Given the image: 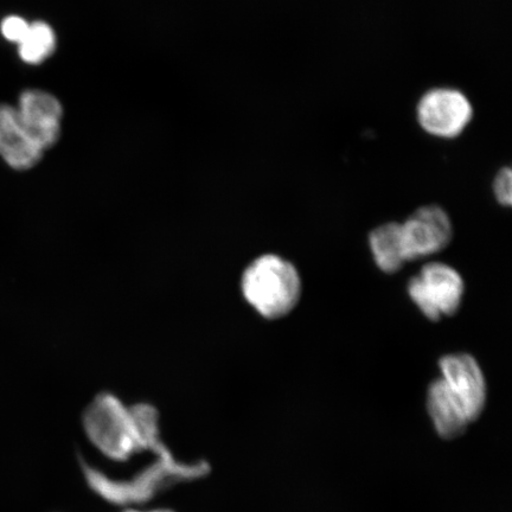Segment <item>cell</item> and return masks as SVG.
I'll list each match as a JSON object with an SVG mask.
<instances>
[{"label":"cell","mask_w":512,"mask_h":512,"mask_svg":"<svg viewBox=\"0 0 512 512\" xmlns=\"http://www.w3.org/2000/svg\"><path fill=\"white\" fill-rule=\"evenodd\" d=\"M302 278L292 262L277 254H264L246 267L241 293L262 318H284L302 297Z\"/></svg>","instance_id":"obj_1"},{"label":"cell","mask_w":512,"mask_h":512,"mask_svg":"<svg viewBox=\"0 0 512 512\" xmlns=\"http://www.w3.org/2000/svg\"><path fill=\"white\" fill-rule=\"evenodd\" d=\"M83 427L92 444L115 462H126L134 454L146 450L133 407L125 406L113 394L96 396L83 415Z\"/></svg>","instance_id":"obj_2"},{"label":"cell","mask_w":512,"mask_h":512,"mask_svg":"<svg viewBox=\"0 0 512 512\" xmlns=\"http://www.w3.org/2000/svg\"><path fill=\"white\" fill-rule=\"evenodd\" d=\"M208 472L206 464L185 465L176 462L171 453L158 459L155 465L128 482H117L98 470L85 466L88 483L100 495L115 503L143 502L164 486L179 480L197 478Z\"/></svg>","instance_id":"obj_3"},{"label":"cell","mask_w":512,"mask_h":512,"mask_svg":"<svg viewBox=\"0 0 512 512\" xmlns=\"http://www.w3.org/2000/svg\"><path fill=\"white\" fill-rule=\"evenodd\" d=\"M408 294L422 315L438 322L456 315L463 303L465 283L456 268L443 262H430L409 280Z\"/></svg>","instance_id":"obj_4"},{"label":"cell","mask_w":512,"mask_h":512,"mask_svg":"<svg viewBox=\"0 0 512 512\" xmlns=\"http://www.w3.org/2000/svg\"><path fill=\"white\" fill-rule=\"evenodd\" d=\"M472 117L470 100L457 89H432L419 101V124L434 137L453 139L460 136Z\"/></svg>","instance_id":"obj_5"},{"label":"cell","mask_w":512,"mask_h":512,"mask_svg":"<svg viewBox=\"0 0 512 512\" xmlns=\"http://www.w3.org/2000/svg\"><path fill=\"white\" fill-rule=\"evenodd\" d=\"M401 234L408 262L444 251L453 238V226L443 208L426 206L401 223Z\"/></svg>","instance_id":"obj_6"},{"label":"cell","mask_w":512,"mask_h":512,"mask_svg":"<svg viewBox=\"0 0 512 512\" xmlns=\"http://www.w3.org/2000/svg\"><path fill=\"white\" fill-rule=\"evenodd\" d=\"M439 367L447 393L466 418L475 421L483 412L486 400V384L479 364L471 355L452 354L441 358Z\"/></svg>","instance_id":"obj_7"},{"label":"cell","mask_w":512,"mask_h":512,"mask_svg":"<svg viewBox=\"0 0 512 512\" xmlns=\"http://www.w3.org/2000/svg\"><path fill=\"white\" fill-rule=\"evenodd\" d=\"M16 108L25 131L44 152L59 143L64 112L55 95L41 89H28L19 96Z\"/></svg>","instance_id":"obj_8"},{"label":"cell","mask_w":512,"mask_h":512,"mask_svg":"<svg viewBox=\"0 0 512 512\" xmlns=\"http://www.w3.org/2000/svg\"><path fill=\"white\" fill-rule=\"evenodd\" d=\"M44 152L25 131L14 106L0 104V157L15 171H29L40 164Z\"/></svg>","instance_id":"obj_9"},{"label":"cell","mask_w":512,"mask_h":512,"mask_svg":"<svg viewBox=\"0 0 512 512\" xmlns=\"http://www.w3.org/2000/svg\"><path fill=\"white\" fill-rule=\"evenodd\" d=\"M427 406L435 430L438 431L441 438H457L466 431V427L470 424L462 408L447 393L441 377L433 381L428 389Z\"/></svg>","instance_id":"obj_10"},{"label":"cell","mask_w":512,"mask_h":512,"mask_svg":"<svg viewBox=\"0 0 512 512\" xmlns=\"http://www.w3.org/2000/svg\"><path fill=\"white\" fill-rule=\"evenodd\" d=\"M369 243L375 264L382 272L393 274L406 264L401 223L389 222L375 228L370 233Z\"/></svg>","instance_id":"obj_11"},{"label":"cell","mask_w":512,"mask_h":512,"mask_svg":"<svg viewBox=\"0 0 512 512\" xmlns=\"http://www.w3.org/2000/svg\"><path fill=\"white\" fill-rule=\"evenodd\" d=\"M57 48V38L53 28L43 21L30 23L27 35L18 44L22 61L37 66L53 56Z\"/></svg>","instance_id":"obj_12"},{"label":"cell","mask_w":512,"mask_h":512,"mask_svg":"<svg viewBox=\"0 0 512 512\" xmlns=\"http://www.w3.org/2000/svg\"><path fill=\"white\" fill-rule=\"evenodd\" d=\"M30 23L19 16L6 17L2 23V34L6 40L21 43L29 30Z\"/></svg>","instance_id":"obj_13"},{"label":"cell","mask_w":512,"mask_h":512,"mask_svg":"<svg viewBox=\"0 0 512 512\" xmlns=\"http://www.w3.org/2000/svg\"><path fill=\"white\" fill-rule=\"evenodd\" d=\"M496 200L504 207H510L512 202V175L509 168L498 172L494 182Z\"/></svg>","instance_id":"obj_14"},{"label":"cell","mask_w":512,"mask_h":512,"mask_svg":"<svg viewBox=\"0 0 512 512\" xmlns=\"http://www.w3.org/2000/svg\"><path fill=\"white\" fill-rule=\"evenodd\" d=\"M124 512H174V511L166 510V509H156V510H147V511L131 509V510H126Z\"/></svg>","instance_id":"obj_15"}]
</instances>
